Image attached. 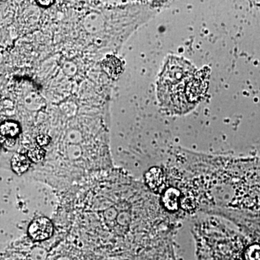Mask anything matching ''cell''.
Segmentation results:
<instances>
[{"mask_svg": "<svg viewBox=\"0 0 260 260\" xmlns=\"http://www.w3.org/2000/svg\"><path fill=\"white\" fill-rule=\"evenodd\" d=\"M195 68L189 62L172 56L166 62L159 79L158 99L171 112L182 114L193 108L189 100L191 82Z\"/></svg>", "mask_w": 260, "mask_h": 260, "instance_id": "1", "label": "cell"}, {"mask_svg": "<svg viewBox=\"0 0 260 260\" xmlns=\"http://www.w3.org/2000/svg\"><path fill=\"white\" fill-rule=\"evenodd\" d=\"M28 234L35 241H44L53 234V225L48 218H37L29 226Z\"/></svg>", "mask_w": 260, "mask_h": 260, "instance_id": "2", "label": "cell"}, {"mask_svg": "<svg viewBox=\"0 0 260 260\" xmlns=\"http://www.w3.org/2000/svg\"><path fill=\"white\" fill-rule=\"evenodd\" d=\"M104 71L111 78H117L122 73L123 67L122 62L114 56H108L102 62Z\"/></svg>", "mask_w": 260, "mask_h": 260, "instance_id": "3", "label": "cell"}, {"mask_svg": "<svg viewBox=\"0 0 260 260\" xmlns=\"http://www.w3.org/2000/svg\"><path fill=\"white\" fill-rule=\"evenodd\" d=\"M145 182L153 191L159 190L163 184V174L158 168H152L145 174Z\"/></svg>", "mask_w": 260, "mask_h": 260, "instance_id": "4", "label": "cell"}, {"mask_svg": "<svg viewBox=\"0 0 260 260\" xmlns=\"http://www.w3.org/2000/svg\"><path fill=\"white\" fill-rule=\"evenodd\" d=\"M180 192L175 188H169L162 197V203L169 211L177 210L180 206Z\"/></svg>", "mask_w": 260, "mask_h": 260, "instance_id": "5", "label": "cell"}, {"mask_svg": "<svg viewBox=\"0 0 260 260\" xmlns=\"http://www.w3.org/2000/svg\"><path fill=\"white\" fill-rule=\"evenodd\" d=\"M21 132L19 125L11 121H7L1 124V136L4 141H13L15 137H18Z\"/></svg>", "mask_w": 260, "mask_h": 260, "instance_id": "6", "label": "cell"}, {"mask_svg": "<svg viewBox=\"0 0 260 260\" xmlns=\"http://www.w3.org/2000/svg\"><path fill=\"white\" fill-rule=\"evenodd\" d=\"M11 164L13 171L16 174H22L28 169L30 160L27 156L18 154L13 156Z\"/></svg>", "mask_w": 260, "mask_h": 260, "instance_id": "7", "label": "cell"}, {"mask_svg": "<svg viewBox=\"0 0 260 260\" xmlns=\"http://www.w3.org/2000/svg\"><path fill=\"white\" fill-rule=\"evenodd\" d=\"M245 260H260V246L253 244L249 246L244 252Z\"/></svg>", "mask_w": 260, "mask_h": 260, "instance_id": "8", "label": "cell"}, {"mask_svg": "<svg viewBox=\"0 0 260 260\" xmlns=\"http://www.w3.org/2000/svg\"><path fill=\"white\" fill-rule=\"evenodd\" d=\"M45 156V151L40 147H35L28 152V157L32 161L37 163L41 161Z\"/></svg>", "mask_w": 260, "mask_h": 260, "instance_id": "9", "label": "cell"}, {"mask_svg": "<svg viewBox=\"0 0 260 260\" xmlns=\"http://www.w3.org/2000/svg\"><path fill=\"white\" fill-rule=\"evenodd\" d=\"M50 137L47 135H40L37 137V141L41 146L42 145H47L50 143Z\"/></svg>", "mask_w": 260, "mask_h": 260, "instance_id": "10", "label": "cell"}]
</instances>
